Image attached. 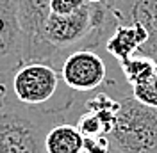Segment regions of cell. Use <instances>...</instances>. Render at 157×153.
Here are the masks:
<instances>
[{
  "instance_id": "cell-1",
  "label": "cell",
  "mask_w": 157,
  "mask_h": 153,
  "mask_svg": "<svg viewBox=\"0 0 157 153\" xmlns=\"http://www.w3.org/2000/svg\"><path fill=\"white\" fill-rule=\"evenodd\" d=\"M7 102L14 105L70 114L77 123L86 98H78L63 80L57 68L47 62H25L7 78Z\"/></svg>"
},
{
  "instance_id": "cell-2",
  "label": "cell",
  "mask_w": 157,
  "mask_h": 153,
  "mask_svg": "<svg viewBox=\"0 0 157 153\" xmlns=\"http://www.w3.org/2000/svg\"><path fill=\"white\" fill-rule=\"evenodd\" d=\"M63 121L75 123L70 114L6 103L0 109V153H47V134L54 125Z\"/></svg>"
},
{
  "instance_id": "cell-3",
  "label": "cell",
  "mask_w": 157,
  "mask_h": 153,
  "mask_svg": "<svg viewBox=\"0 0 157 153\" xmlns=\"http://www.w3.org/2000/svg\"><path fill=\"white\" fill-rule=\"evenodd\" d=\"M109 143L120 153H157V109L132 95L121 98Z\"/></svg>"
},
{
  "instance_id": "cell-4",
  "label": "cell",
  "mask_w": 157,
  "mask_h": 153,
  "mask_svg": "<svg viewBox=\"0 0 157 153\" xmlns=\"http://www.w3.org/2000/svg\"><path fill=\"white\" fill-rule=\"evenodd\" d=\"M64 84L77 95L98 93L109 82V69L97 50H77L61 66Z\"/></svg>"
},
{
  "instance_id": "cell-5",
  "label": "cell",
  "mask_w": 157,
  "mask_h": 153,
  "mask_svg": "<svg viewBox=\"0 0 157 153\" xmlns=\"http://www.w3.org/2000/svg\"><path fill=\"white\" fill-rule=\"evenodd\" d=\"M27 38L18 18L16 0H2L0 4V76L9 78L25 64Z\"/></svg>"
},
{
  "instance_id": "cell-6",
  "label": "cell",
  "mask_w": 157,
  "mask_h": 153,
  "mask_svg": "<svg viewBox=\"0 0 157 153\" xmlns=\"http://www.w3.org/2000/svg\"><path fill=\"white\" fill-rule=\"evenodd\" d=\"M116 14L120 25L139 23L148 32V41L137 55L157 62V0H120L109 4Z\"/></svg>"
},
{
  "instance_id": "cell-7",
  "label": "cell",
  "mask_w": 157,
  "mask_h": 153,
  "mask_svg": "<svg viewBox=\"0 0 157 153\" xmlns=\"http://www.w3.org/2000/svg\"><path fill=\"white\" fill-rule=\"evenodd\" d=\"M18 18L27 38L25 57L32 48L41 41L47 21L52 16V0H16Z\"/></svg>"
},
{
  "instance_id": "cell-8",
  "label": "cell",
  "mask_w": 157,
  "mask_h": 153,
  "mask_svg": "<svg viewBox=\"0 0 157 153\" xmlns=\"http://www.w3.org/2000/svg\"><path fill=\"white\" fill-rule=\"evenodd\" d=\"M148 41V32L139 23L132 25H120L111 39L105 45V52L113 59H116V62H123L127 59L137 55V52L145 47Z\"/></svg>"
},
{
  "instance_id": "cell-9",
  "label": "cell",
  "mask_w": 157,
  "mask_h": 153,
  "mask_svg": "<svg viewBox=\"0 0 157 153\" xmlns=\"http://www.w3.org/2000/svg\"><path fill=\"white\" fill-rule=\"evenodd\" d=\"M47 153H84L86 137L75 123L63 121L54 125L45 139Z\"/></svg>"
},
{
  "instance_id": "cell-10",
  "label": "cell",
  "mask_w": 157,
  "mask_h": 153,
  "mask_svg": "<svg viewBox=\"0 0 157 153\" xmlns=\"http://www.w3.org/2000/svg\"><path fill=\"white\" fill-rule=\"evenodd\" d=\"M118 66H120V71L123 75V80L127 82V86L130 89H134V87L145 84L154 75L157 62H154L148 57H143V55H134V57L120 62Z\"/></svg>"
},
{
  "instance_id": "cell-11",
  "label": "cell",
  "mask_w": 157,
  "mask_h": 153,
  "mask_svg": "<svg viewBox=\"0 0 157 153\" xmlns=\"http://www.w3.org/2000/svg\"><path fill=\"white\" fill-rule=\"evenodd\" d=\"M130 93L143 105L157 109V68H155V71H154V75L150 76L145 84L130 89Z\"/></svg>"
},
{
  "instance_id": "cell-12",
  "label": "cell",
  "mask_w": 157,
  "mask_h": 153,
  "mask_svg": "<svg viewBox=\"0 0 157 153\" xmlns=\"http://www.w3.org/2000/svg\"><path fill=\"white\" fill-rule=\"evenodd\" d=\"M88 4V0H52V14L66 16L80 11Z\"/></svg>"
},
{
  "instance_id": "cell-13",
  "label": "cell",
  "mask_w": 157,
  "mask_h": 153,
  "mask_svg": "<svg viewBox=\"0 0 157 153\" xmlns=\"http://www.w3.org/2000/svg\"><path fill=\"white\" fill-rule=\"evenodd\" d=\"M7 93H9V89H7V78H2V76H0V109L6 107Z\"/></svg>"
},
{
  "instance_id": "cell-14",
  "label": "cell",
  "mask_w": 157,
  "mask_h": 153,
  "mask_svg": "<svg viewBox=\"0 0 157 153\" xmlns=\"http://www.w3.org/2000/svg\"><path fill=\"white\" fill-rule=\"evenodd\" d=\"M84 153H120L114 148H107V150H86Z\"/></svg>"
},
{
  "instance_id": "cell-15",
  "label": "cell",
  "mask_w": 157,
  "mask_h": 153,
  "mask_svg": "<svg viewBox=\"0 0 157 153\" xmlns=\"http://www.w3.org/2000/svg\"><path fill=\"white\" fill-rule=\"evenodd\" d=\"M89 4H107V2H111V0H88Z\"/></svg>"
},
{
  "instance_id": "cell-16",
  "label": "cell",
  "mask_w": 157,
  "mask_h": 153,
  "mask_svg": "<svg viewBox=\"0 0 157 153\" xmlns=\"http://www.w3.org/2000/svg\"><path fill=\"white\" fill-rule=\"evenodd\" d=\"M114 2H120V0H111V2H107V4H114Z\"/></svg>"
},
{
  "instance_id": "cell-17",
  "label": "cell",
  "mask_w": 157,
  "mask_h": 153,
  "mask_svg": "<svg viewBox=\"0 0 157 153\" xmlns=\"http://www.w3.org/2000/svg\"><path fill=\"white\" fill-rule=\"evenodd\" d=\"M0 4H2V0H0Z\"/></svg>"
}]
</instances>
